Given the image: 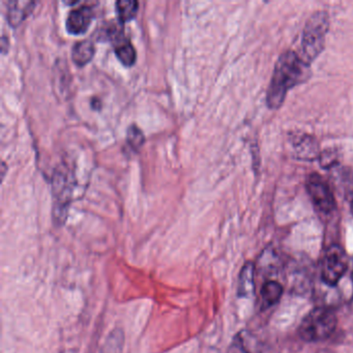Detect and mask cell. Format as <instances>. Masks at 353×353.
<instances>
[{
	"mask_svg": "<svg viewBox=\"0 0 353 353\" xmlns=\"http://www.w3.org/2000/svg\"><path fill=\"white\" fill-rule=\"evenodd\" d=\"M309 77V65L301 55L293 51L283 53L274 67L266 94L268 108L279 109L286 99L289 90Z\"/></svg>",
	"mask_w": 353,
	"mask_h": 353,
	"instance_id": "1",
	"label": "cell"
},
{
	"mask_svg": "<svg viewBox=\"0 0 353 353\" xmlns=\"http://www.w3.org/2000/svg\"><path fill=\"white\" fill-rule=\"evenodd\" d=\"M330 28V17L324 11L316 12L305 23L301 39V59L310 65L325 45L326 34Z\"/></svg>",
	"mask_w": 353,
	"mask_h": 353,
	"instance_id": "2",
	"label": "cell"
},
{
	"mask_svg": "<svg viewBox=\"0 0 353 353\" xmlns=\"http://www.w3.org/2000/svg\"><path fill=\"white\" fill-rule=\"evenodd\" d=\"M338 323L336 313L328 307L312 310L301 321L299 334L305 342H318L330 338Z\"/></svg>",
	"mask_w": 353,
	"mask_h": 353,
	"instance_id": "3",
	"label": "cell"
},
{
	"mask_svg": "<svg viewBox=\"0 0 353 353\" xmlns=\"http://www.w3.org/2000/svg\"><path fill=\"white\" fill-rule=\"evenodd\" d=\"M347 268L348 263L343 248L339 245H330L322 259V281L328 286H336L346 272Z\"/></svg>",
	"mask_w": 353,
	"mask_h": 353,
	"instance_id": "4",
	"label": "cell"
},
{
	"mask_svg": "<svg viewBox=\"0 0 353 353\" xmlns=\"http://www.w3.org/2000/svg\"><path fill=\"white\" fill-rule=\"evenodd\" d=\"M307 191L314 206L322 214H328L336 208V199L327 181L318 174L312 173L307 176Z\"/></svg>",
	"mask_w": 353,
	"mask_h": 353,
	"instance_id": "5",
	"label": "cell"
},
{
	"mask_svg": "<svg viewBox=\"0 0 353 353\" xmlns=\"http://www.w3.org/2000/svg\"><path fill=\"white\" fill-rule=\"evenodd\" d=\"M94 12L92 6L82 5L70 12L65 28L71 34H84L94 20Z\"/></svg>",
	"mask_w": 353,
	"mask_h": 353,
	"instance_id": "6",
	"label": "cell"
},
{
	"mask_svg": "<svg viewBox=\"0 0 353 353\" xmlns=\"http://www.w3.org/2000/svg\"><path fill=\"white\" fill-rule=\"evenodd\" d=\"M68 179L61 175V173H55L54 179V219L59 225L63 224L65 220V214H67L68 201L70 200V193L71 189L68 187Z\"/></svg>",
	"mask_w": 353,
	"mask_h": 353,
	"instance_id": "7",
	"label": "cell"
},
{
	"mask_svg": "<svg viewBox=\"0 0 353 353\" xmlns=\"http://www.w3.org/2000/svg\"><path fill=\"white\" fill-rule=\"evenodd\" d=\"M36 6V1H10L7 9L8 22L13 28H17L32 14Z\"/></svg>",
	"mask_w": 353,
	"mask_h": 353,
	"instance_id": "8",
	"label": "cell"
},
{
	"mask_svg": "<svg viewBox=\"0 0 353 353\" xmlns=\"http://www.w3.org/2000/svg\"><path fill=\"white\" fill-rule=\"evenodd\" d=\"M96 53V46L92 40H82L76 43L72 50V59L79 67L88 65Z\"/></svg>",
	"mask_w": 353,
	"mask_h": 353,
	"instance_id": "9",
	"label": "cell"
},
{
	"mask_svg": "<svg viewBox=\"0 0 353 353\" xmlns=\"http://www.w3.org/2000/svg\"><path fill=\"white\" fill-rule=\"evenodd\" d=\"M254 272H255V268L251 261L247 262L241 268L239 287H237V294L239 297H250L254 294V290H255Z\"/></svg>",
	"mask_w": 353,
	"mask_h": 353,
	"instance_id": "10",
	"label": "cell"
},
{
	"mask_svg": "<svg viewBox=\"0 0 353 353\" xmlns=\"http://www.w3.org/2000/svg\"><path fill=\"white\" fill-rule=\"evenodd\" d=\"M283 286L276 281H268L262 286L261 301L263 307L276 305L283 295Z\"/></svg>",
	"mask_w": 353,
	"mask_h": 353,
	"instance_id": "11",
	"label": "cell"
},
{
	"mask_svg": "<svg viewBox=\"0 0 353 353\" xmlns=\"http://www.w3.org/2000/svg\"><path fill=\"white\" fill-rule=\"evenodd\" d=\"M115 54L119 57V61L125 67H132L137 59V52L135 47L132 45L129 40L119 41L115 46Z\"/></svg>",
	"mask_w": 353,
	"mask_h": 353,
	"instance_id": "12",
	"label": "cell"
},
{
	"mask_svg": "<svg viewBox=\"0 0 353 353\" xmlns=\"http://www.w3.org/2000/svg\"><path fill=\"white\" fill-rule=\"evenodd\" d=\"M117 15L121 22L134 19L139 9V3L136 0H119L117 3Z\"/></svg>",
	"mask_w": 353,
	"mask_h": 353,
	"instance_id": "13",
	"label": "cell"
},
{
	"mask_svg": "<svg viewBox=\"0 0 353 353\" xmlns=\"http://www.w3.org/2000/svg\"><path fill=\"white\" fill-rule=\"evenodd\" d=\"M299 143L295 144L297 154L303 157V159H315V157L319 156L318 152V146L315 140H312V137L309 136H303L301 139L297 140Z\"/></svg>",
	"mask_w": 353,
	"mask_h": 353,
	"instance_id": "14",
	"label": "cell"
},
{
	"mask_svg": "<svg viewBox=\"0 0 353 353\" xmlns=\"http://www.w3.org/2000/svg\"><path fill=\"white\" fill-rule=\"evenodd\" d=\"M123 334L121 330H114L107 339L101 353H123Z\"/></svg>",
	"mask_w": 353,
	"mask_h": 353,
	"instance_id": "15",
	"label": "cell"
},
{
	"mask_svg": "<svg viewBox=\"0 0 353 353\" xmlns=\"http://www.w3.org/2000/svg\"><path fill=\"white\" fill-rule=\"evenodd\" d=\"M128 143L130 144L133 150H138L143 145L145 138H144L143 132L136 125H130L127 132Z\"/></svg>",
	"mask_w": 353,
	"mask_h": 353,
	"instance_id": "16",
	"label": "cell"
},
{
	"mask_svg": "<svg viewBox=\"0 0 353 353\" xmlns=\"http://www.w3.org/2000/svg\"><path fill=\"white\" fill-rule=\"evenodd\" d=\"M228 353H251L241 334H236L228 349Z\"/></svg>",
	"mask_w": 353,
	"mask_h": 353,
	"instance_id": "17",
	"label": "cell"
},
{
	"mask_svg": "<svg viewBox=\"0 0 353 353\" xmlns=\"http://www.w3.org/2000/svg\"><path fill=\"white\" fill-rule=\"evenodd\" d=\"M336 156L334 152H325L321 154L320 162H321L322 167H332L336 163Z\"/></svg>",
	"mask_w": 353,
	"mask_h": 353,
	"instance_id": "18",
	"label": "cell"
},
{
	"mask_svg": "<svg viewBox=\"0 0 353 353\" xmlns=\"http://www.w3.org/2000/svg\"><path fill=\"white\" fill-rule=\"evenodd\" d=\"M351 212H352L353 214V200L352 202H351Z\"/></svg>",
	"mask_w": 353,
	"mask_h": 353,
	"instance_id": "19",
	"label": "cell"
},
{
	"mask_svg": "<svg viewBox=\"0 0 353 353\" xmlns=\"http://www.w3.org/2000/svg\"><path fill=\"white\" fill-rule=\"evenodd\" d=\"M351 276H352V281H353V264H352V274H351Z\"/></svg>",
	"mask_w": 353,
	"mask_h": 353,
	"instance_id": "20",
	"label": "cell"
}]
</instances>
